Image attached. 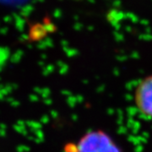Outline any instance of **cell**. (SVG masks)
Wrapping results in <instances>:
<instances>
[{
	"label": "cell",
	"instance_id": "6da1fadb",
	"mask_svg": "<svg viewBox=\"0 0 152 152\" xmlns=\"http://www.w3.org/2000/svg\"><path fill=\"white\" fill-rule=\"evenodd\" d=\"M64 152H122L120 146L107 132L89 131L80 139L64 147Z\"/></svg>",
	"mask_w": 152,
	"mask_h": 152
},
{
	"label": "cell",
	"instance_id": "7a4b0ae2",
	"mask_svg": "<svg viewBox=\"0 0 152 152\" xmlns=\"http://www.w3.org/2000/svg\"><path fill=\"white\" fill-rule=\"evenodd\" d=\"M134 101L140 113L152 119V75L138 83L134 89Z\"/></svg>",
	"mask_w": 152,
	"mask_h": 152
}]
</instances>
